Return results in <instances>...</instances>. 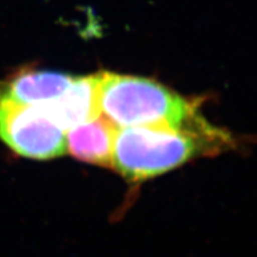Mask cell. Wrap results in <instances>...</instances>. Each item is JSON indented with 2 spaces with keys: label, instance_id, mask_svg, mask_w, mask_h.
<instances>
[{
  "label": "cell",
  "instance_id": "1",
  "mask_svg": "<svg viewBox=\"0 0 257 257\" xmlns=\"http://www.w3.org/2000/svg\"><path fill=\"white\" fill-rule=\"evenodd\" d=\"M100 115L115 127L161 126L204 130L191 102L153 80L101 73L99 82Z\"/></svg>",
  "mask_w": 257,
  "mask_h": 257
},
{
  "label": "cell",
  "instance_id": "2",
  "mask_svg": "<svg viewBox=\"0 0 257 257\" xmlns=\"http://www.w3.org/2000/svg\"><path fill=\"white\" fill-rule=\"evenodd\" d=\"M214 138H229L204 130L161 126L119 127L115 134L112 167L131 181L155 178L178 168L201 153L207 144H227Z\"/></svg>",
  "mask_w": 257,
  "mask_h": 257
},
{
  "label": "cell",
  "instance_id": "3",
  "mask_svg": "<svg viewBox=\"0 0 257 257\" xmlns=\"http://www.w3.org/2000/svg\"><path fill=\"white\" fill-rule=\"evenodd\" d=\"M0 140L28 159L51 160L67 153L66 133L43 104L17 105L0 99Z\"/></svg>",
  "mask_w": 257,
  "mask_h": 257
},
{
  "label": "cell",
  "instance_id": "4",
  "mask_svg": "<svg viewBox=\"0 0 257 257\" xmlns=\"http://www.w3.org/2000/svg\"><path fill=\"white\" fill-rule=\"evenodd\" d=\"M99 82L100 74L74 78L62 95L43 104L49 117L64 133L100 115Z\"/></svg>",
  "mask_w": 257,
  "mask_h": 257
},
{
  "label": "cell",
  "instance_id": "5",
  "mask_svg": "<svg viewBox=\"0 0 257 257\" xmlns=\"http://www.w3.org/2000/svg\"><path fill=\"white\" fill-rule=\"evenodd\" d=\"M117 130L101 115L69 128L66 133L67 153L82 162L112 167Z\"/></svg>",
  "mask_w": 257,
  "mask_h": 257
},
{
  "label": "cell",
  "instance_id": "6",
  "mask_svg": "<svg viewBox=\"0 0 257 257\" xmlns=\"http://www.w3.org/2000/svg\"><path fill=\"white\" fill-rule=\"evenodd\" d=\"M74 78L56 72H30L0 83V99L17 105H41L62 95Z\"/></svg>",
  "mask_w": 257,
  "mask_h": 257
}]
</instances>
